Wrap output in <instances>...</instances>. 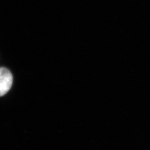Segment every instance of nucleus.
Instances as JSON below:
<instances>
[{
	"mask_svg": "<svg viewBox=\"0 0 150 150\" xmlns=\"http://www.w3.org/2000/svg\"><path fill=\"white\" fill-rule=\"evenodd\" d=\"M13 83V76L10 71L4 67L0 68V97L8 92Z\"/></svg>",
	"mask_w": 150,
	"mask_h": 150,
	"instance_id": "f257e3e1",
	"label": "nucleus"
}]
</instances>
